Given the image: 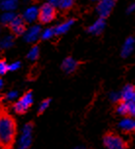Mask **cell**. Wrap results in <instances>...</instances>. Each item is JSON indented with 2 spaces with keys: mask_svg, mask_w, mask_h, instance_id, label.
Wrapping results in <instances>:
<instances>
[{
  "mask_svg": "<svg viewBox=\"0 0 135 149\" xmlns=\"http://www.w3.org/2000/svg\"><path fill=\"white\" fill-rule=\"evenodd\" d=\"M3 87H4V81H3V79L0 77V90L3 89Z\"/></svg>",
  "mask_w": 135,
  "mask_h": 149,
  "instance_id": "cell-31",
  "label": "cell"
},
{
  "mask_svg": "<svg viewBox=\"0 0 135 149\" xmlns=\"http://www.w3.org/2000/svg\"><path fill=\"white\" fill-rule=\"evenodd\" d=\"M50 103H51V99H49V98H47V99H44L43 101H41V103L38 106V114L44 113V112L49 108Z\"/></svg>",
  "mask_w": 135,
  "mask_h": 149,
  "instance_id": "cell-24",
  "label": "cell"
},
{
  "mask_svg": "<svg viewBox=\"0 0 135 149\" xmlns=\"http://www.w3.org/2000/svg\"><path fill=\"white\" fill-rule=\"evenodd\" d=\"M15 45V36L14 34H8L0 39V49L8 50L12 48Z\"/></svg>",
  "mask_w": 135,
  "mask_h": 149,
  "instance_id": "cell-17",
  "label": "cell"
},
{
  "mask_svg": "<svg viewBox=\"0 0 135 149\" xmlns=\"http://www.w3.org/2000/svg\"><path fill=\"white\" fill-rule=\"evenodd\" d=\"M16 134L17 124L14 118L5 112H0V148L11 149Z\"/></svg>",
  "mask_w": 135,
  "mask_h": 149,
  "instance_id": "cell-1",
  "label": "cell"
},
{
  "mask_svg": "<svg viewBox=\"0 0 135 149\" xmlns=\"http://www.w3.org/2000/svg\"><path fill=\"white\" fill-rule=\"evenodd\" d=\"M54 36H56L54 31V26H48V28H45L44 30H41L40 33V38L42 40H50Z\"/></svg>",
  "mask_w": 135,
  "mask_h": 149,
  "instance_id": "cell-20",
  "label": "cell"
},
{
  "mask_svg": "<svg viewBox=\"0 0 135 149\" xmlns=\"http://www.w3.org/2000/svg\"><path fill=\"white\" fill-rule=\"evenodd\" d=\"M47 2H48L49 4H51L53 7H55L56 9H58V8H59L61 0H47Z\"/></svg>",
  "mask_w": 135,
  "mask_h": 149,
  "instance_id": "cell-29",
  "label": "cell"
},
{
  "mask_svg": "<svg viewBox=\"0 0 135 149\" xmlns=\"http://www.w3.org/2000/svg\"><path fill=\"white\" fill-rule=\"evenodd\" d=\"M41 26L40 25L33 24L30 28H26L25 33L23 34V38L26 43H34L40 38L41 33Z\"/></svg>",
  "mask_w": 135,
  "mask_h": 149,
  "instance_id": "cell-7",
  "label": "cell"
},
{
  "mask_svg": "<svg viewBox=\"0 0 135 149\" xmlns=\"http://www.w3.org/2000/svg\"><path fill=\"white\" fill-rule=\"evenodd\" d=\"M128 103V116L134 117L135 116V101H131Z\"/></svg>",
  "mask_w": 135,
  "mask_h": 149,
  "instance_id": "cell-28",
  "label": "cell"
},
{
  "mask_svg": "<svg viewBox=\"0 0 135 149\" xmlns=\"http://www.w3.org/2000/svg\"><path fill=\"white\" fill-rule=\"evenodd\" d=\"M0 33H1V26H0Z\"/></svg>",
  "mask_w": 135,
  "mask_h": 149,
  "instance_id": "cell-34",
  "label": "cell"
},
{
  "mask_svg": "<svg viewBox=\"0 0 135 149\" xmlns=\"http://www.w3.org/2000/svg\"><path fill=\"white\" fill-rule=\"evenodd\" d=\"M79 66V62L75 58L71 57V56H68L66 57L64 60H63L62 64H61V69L62 71L66 74H73L78 70Z\"/></svg>",
  "mask_w": 135,
  "mask_h": 149,
  "instance_id": "cell-11",
  "label": "cell"
},
{
  "mask_svg": "<svg viewBox=\"0 0 135 149\" xmlns=\"http://www.w3.org/2000/svg\"><path fill=\"white\" fill-rule=\"evenodd\" d=\"M116 4V0H98L96 12L99 17L107 19L113 12Z\"/></svg>",
  "mask_w": 135,
  "mask_h": 149,
  "instance_id": "cell-6",
  "label": "cell"
},
{
  "mask_svg": "<svg viewBox=\"0 0 135 149\" xmlns=\"http://www.w3.org/2000/svg\"><path fill=\"white\" fill-rule=\"evenodd\" d=\"M21 0H0V10L15 12L19 7Z\"/></svg>",
  "mask_w": 135,
  "mask_h": 149,
  "instance_id": "cell-16",
  "label": "cell"
},
{
  "mask_svg": "<svg viewBox=\"0 0 135 149\" xmlns=\"http://www.w3.org/2000/svg\"><path fill=\"white\" fill-rule=\"evenodd\" d=\"M16 15L17 14H16L15 12L3 11V13L0 15V24H1L2 26H9Z\"/></svg>",
  "mask_w": 135,
  "mask_h": 149,
  "instance_id": "cell-18",
  "label": "cell"
},
{
  "mask_svg": "<svg viewBox=\"0 0 135 149\" xmlns=\"http://www.w3.org/2000/svg\"><path fill=\"white\" fill-rule=\"evenodd\" d=\"M91 1H92V2H97L98 0H91Z\"/></svg>",
  "mask_w": 135,
  "mask_h": 149,
  "instance_id": "cell-33",
  "label": "cell"
},
{
  "mask_svg": "<svg viewBox=\"0 0 135 149\" xmlns=\"http://www.w3.org/2000/svg\"><path fill=\"white\" fill-rule=\"evenodd\" d=\"M8 73V63L5 60H0V77Z\"/></svg>",
  "mask_w": 135,
  "mask_h": 149,
  "instance_id": "cell-26",
  "label": "cell"
},
{
  "mask_svg": "<svg viewBox=\"0 0 135 149\" xmlns=\"http://www.w3.org/2000/svg\"><path fill=\"white\" fill-rule=\"evenodd\" d=\"M39 56H40V48L38 45H33L28 50V54H26V59L31 61V62H34L38 59Z\"/></svg>",
  "mask_w": 135,
  "mask_h": 149,
  "instance_id": "cell-19",
  "label": "cell"
},
{
  "mask_svg": "<svg viewBox=\"0 0 135 149\" xmlns=\"http://www.w3.org/2000/svg\"><path fill=\"white\" fill-rule=\"evenodd\" d=\"M120 101H124V102H131V101H135V87L133 84H125L121 91L120 92Z\"/></svg>",
  "mask_w": 135,
  "mask_h": 149,
  "instance_id": "cell-13",
  "label": "cell"
},
{
  "mask_svg": "<svg viewBox=\"0 0 135 149\" xmlns=\"http://www.w3.org/2000/svg\"><path fill=\"white\" fill-rule=\"evenodd\" d=\"M134 11H135V4L134 3L129 4L127 8H126V13H127V14H132Z\"/></svg>",
  "mask_w": 135,
  "mask_h": 149,
  "instance_id": "cell-30",
  "label": "cell"
},
{
  "mask_svg": "<svg viewBox=\"0 0 135 149\" xmlns=\"http://www.w3.org/2000/svg\"><path fill=\"white\" fill-rule=\"evenodd\" d=\"M75 1L76 0H61L58 9L62 10V11H68L75 6Z\"/></svg>",
  "mask_w": 135,
  "mask_h": 149,
  "instance_id": "cell-22",
  "label": "cell"
},
{
  "mask_svg": "<svg viewBox=\"0 0 135 149\" xmlns=\"http://www.w3.org/2000/svg\"><path fill=\"white\" fill-rule=\"evenodd\" d=\"M109 99L112 101L114 103H118L120 101V92H116V91H112L110 93L109 95Z\"/></svg>",
  "mask_w": 135,
  "mask_h": 149,
  "instance_id": "cell-27",
  "label": "cell"
},
{
  "mask_svg": "<svg viewBox=\"0 0 135 149\" xmlns=\"http://www.w3.org/2000/svg\"><path fill=\"white\" fill-rule=\"evenodd\" d=\"M106 26H107L106 19L99 17L95 22H93L87 28V33L92 34V36H100L105 31Z\"/></svg>",
  "mask_w": 135,
  "mask_h": 149,
  "instance_id": "cell-10",
  "label": "cell"
},
{
  "mask_svg": "<svg viewBox=\"0 0 135 149\" xmlns=\"http://www.w3.org/2000/svg\"><path fill=\"white\" fill-rule=\"evenodd\" d=\"M15 36H23L26 30V24L20 15H16L13 21L8 26Z\"/></svg>",
  "mask_w": 135,
  "mask_h": 149,
  "instance_id": "cell-8",
  "label": "cell"
},
{
  "mask_svg": "<svg viewBox=\"0 0 135 149\" xmlns=\"http://www.w3.org/2000/svg\"><path fill=\"white\" fill-rule=\"evenodd\" d=\"M135 48V38L134 36H128L124 40L120 49V55L123 58H128L134 52Z\"/></svg>",
  "mask_w": 135,
  "mask_h": 149,
  "instance_id": "cell-12",
  "label": "cell"
},
{
  "mask_svg": "<svg viewBox=\"0 0 135 149\" xmlns=\"http://www.w3.org/2000/svg\"><path fill=\"white\" fill-rule=\"evenodd\" d=\"M118 127L123 132H133L135 130V121L133 117H124L118 123Z\"/></svg>",
  "mask_w": 135,
  "mask_h": 149,
  "instance_id": "cell-15",
  "label": "cell"
},
{
  "mask_svg": "<svg viewBox=\"0 0 135 149\" xmlns=\"http://www.w3.org/2000/svg\"><path fill=\"white\" fill-rule=\"evenodd\" d=\"M75 24V19H73V18L68 19V20L64 21V22L58 24L57 26H54L55 34H56V36H63V34L67 33L68 31L73 28Z\"/></svg>",
  "mask_w": 135,
  "mask_h": 149,
  "instance_id": "cell-14",
  "label": "cell"
},
{
  "mask_svg": "<svg viewBox=\"0 0 135 149\" xmlns=\"http://www.w3.org/2000/svg\"><path fill=\"white\" fill-rule=\"evenodd\" d=\"M103 144L107 149H127L126 141L120 135L108 132L103 137Z\"/></svg>",
  "mask_w": 135,
  "mask_h": 149,
  "instance_id": "cell-3",
  "label": "cell"
},
{
  "mask_svg": "<svg viewBox=\"0 0 135 149\" xmlns=\"http://www.w3.org/2000/svg\"><path fill=\"white\" fill-rule=\"evenodd\" d=\"M33 124L26 123L23 127L21 135L18 141L19 149H28L33 143Z\"/></svg>",
  "mask_w": 135,
  "mask_h": 149,
  "instance_id": "cell-5",
  "label": "cell"
},
{
  "mask_svg": "<svg viewBox=\"0 0 135 149\" xmlns=\"http://www.w3.org/2000/svg\"><path fill=\"white\" fill-rule=\"evenodd\" d=\"M38 9L39 7H37L36 5H30L24 10L21 17L23 18L26 24L35 23L38 19Z\"/></svg>",
  "mask_w": 135,
  "mask_h": 149,
  "instance_id": "cell-9",
  "label": "cell"
},
{
  "mask_svg": "<svg viewBox=\"0 0 135 149\" xmlns=\"http://www.w3.org/2000/svg\"><path fill=\"white\" fill-rule=\"evenodd\" d=\"M22 68V62L19 60L8 64V72H17Z\"/></svg>",
  "mask_w": 135,
  "mask_h": 149,
  "instance_id": "cell-25",
  "label": "cell"
},
{
  "mask_svg": "<svg viewBox=\"0 0 135 149\" xmlns=\"http://www.w3.org/2000/svg\"><path fill=\"white\" fill-rule=\"evenodd\" d=\"M116 113L118 114L120 116L125 117L128 116V103L127 102H124V101H120V102L116 103Z\"/></svg>",
  "mask_w": 135,
  "mask_h": 149,
  "instance_id": "cell-21",
  "label": "cell"
},
{
  "mask_svg": "<svg viewBox=\"0 0 135 149\" xmlns=\"http://www.w3.org/2000/svg\"><path fill=\"white\" fill-rule=\"evenodd\" d=\"M75 149H89V148L85 147V146H78V147H75Z\"/></svg>",
  "mask_w": 135,
  "mask_h": 149,
  "instance_id": "cell-32",
  "label": "cell"
},
{
  "mask_svg": "<svg viewBox=\"0 0 135 149\" xmlns=\"http://www.w3.org/2000/svg\"><path fill=\"white\" fill-rule=\"evenodd\" d=\"M57 16V9L48 2H45L38 9V19L41 24H50L55 20Z\"/></svg>",
  "mask_w": 135,
  "mask_h": 149,
  "instance_id": "cell-4",
  "label": "cell"
},
{
  "mask_svg": "<svg viewBox=\"0 0 135 149\" xmlns=\"http://www.w3.org/2000/svg\"><path fill=\"white\" fill-rule=\"evenodd\" d=\"M33 104V93L31 90H28L26 93L18 98L13 105V110L17 114H25L28 111Z\"/></svg>",
  "mask_w": 135,
  "mask_h": 149,
  "instance_id": "cell-2",
  "label": "cell"
},
{
  "mask_svg": "<svg viewBox=\"0 0 135 149\" xmlns=\"http://www.w3.org/2000/svg\"><path fill=\"white\" fill-rule=\"evenodd\" d=\"M18 98H19V92L17 90H10L5 94L4 99L6 101H9V102H12V101L17 100Z\"/></svg>",
  "mask_w": 135,
  "mask_h": 149,
  "instance_id": "cell-23",
  "label": "cell"
}]
</instances>
